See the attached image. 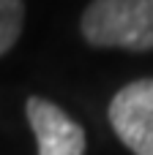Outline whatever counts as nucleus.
Wrapping results in <instances>:
<instances>
[{
	"label": "nucleus",
	"mask_w": 153,
	"mask_h": 155,
	"mask_svg": "<svg viewBox=\"0 0 153 155\" xmlns=\"http://www.w3.org/2000/svg\"><path fill=\"white\" fill-rule=\"evenodd\" d=\"M82 38L99 49H153V0H90L79 22Z\"/></svg>",
	"instance_id": "nucleus-1"
},
{
	"label": "nucleus",
	"mask_w": 153,
	"mask_h": 155,
	"mask_svg": "<svg viewBox=\"0 0 153 155\" xmlns=\"http://www.w3.org/2000/svg\"><path fill=\"white\" fill-rule=\"evenodd\" d=\"M110 125L134 155H153V79H137L110 101Z\"/></svg>",
	"instance_id": "nucleus-2"
},
{
	"label": "nucleus",
	"mask_w": 153,
	"mask_h": 155,
	"mask_svg": "<svg viewBox=\"0 0 153 155\" xmlns=\"http://www.w3.org/2000/svg\"><path fill=\"white\" fill-rule=\"evenodd\" d=\"M25 114L36 136L38 155H85V128L74 123L57 104L41 95H30L25 104Z\"/></svg>",
	"instance_id": "nucleus-3"
},
{
	"label": "nucleus",
	"mask_w": 153,
	"mask_h": 155,
	"mask_svg": "<svg viewBox=\"0 0 153 155\" xmlns=\"http://www.w3.org/2000/svg\"><path fill=\"white\" fill-rule=\"evenodd\" d=\"M25 25V3L22 0H0V57L14 49Z\"/></svg>",
	"instance_id": "nucleus-4"
}]
</instances>
